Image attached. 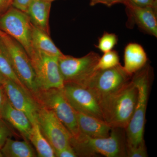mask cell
Returning a JSON list of instances; mask_svg holds the SVG:
<instances>
[{
  "instance_id": "6da1fadb",
  "label": "cell",
  "mask_w": 157,
  "mask_h": 157,
  "mask_svg": "<svg viewBox=\"0 0 157 157\" xmlns=\"http://www.w3.org/2000/svg\"><path fill=\"white\" fill-rule=\"evenodd\" d=\"M137 90L131 79L100 105L104 121L111 128L126 129L137 103Z\"/></svg>"
},
{
  "instance_id": "7a4b0ae2",
  "label": "cell",
  "mask_w": 157,
  "mask_h": 157,
  "mask_svg": "<svg viewBox=\"0 0 157 157\" xmlns=\"http://www.w3.org/2000/svg\"><path fill=\"white\" fill-rule=\"evenodd\" d=\"M132 76L137 87V98L135 110L126 128V147H134L144 143V132L149 86L150 69L145 65Z\"/></svg>"
},
{
  "instance_id": "3957f363",
  "label": "cell",
  "mask_w": 157,
  "mask_h": 157,
  "mask_svg": "<svg viewBox=\"0 0 157 157\" xmlns=\"http://www.w3.org/2000/svg\"><path fill=\"white\" fill-rule=\"evenodd\" d=\"M119 128H112L107 137L94 138L82 134L77 139L71 138L70 145L76 156L92 157L101 154L107 157L126 155L124 139Z\"/></svg>"
},
{
  "instance_id": "277c9868",
  "label": "cell",
  "mask_w": 157,
  "mask_h": 157,
  "mask_svg": "<svg viewBox=\"0 0 157 157\" xmlns=\"http://www.w3.org/2000/svg\"><path fill=\"white\" fill-rule=\"evenodd\" d=\"M40 106L50 109L63 124L72 138L77 139L81 135L77 124L76 112L65 96L63 89L40 90L32 94Z\"/></svg>"
},
{
  "instance_id": "5b68a950",
  "label": "cell",
  "mask_w": 157,
  "mask_h": 157,
  "mask_svg": "<svg viewBox=\"0 0 157 157\" xmlns=\"http://www.w3.org/2000/svg\"><path fill=\"white\" fill-rule=\"evenodd\" d=\"M100 58V55L94 52H90L80 58L64 54L59 57V68L64 84H75L86 87L95 73Z\"/></svg>"
},
{
  "instance_id": "8992f818",
  "label": "cell",
  "mask_w": 157,
  "mask_h": 157,
  "mask_svg": "<svg viewBox=\"0 0 157 157\" xmlns=\"http://www.w3.org/2000/svg\"><path fill=\"white\" fill-rule=\"evenodd\" d=\"M132 76L120 63L110 69L96 70L86 87L94 94L101 105L127 84Z\"/></svg>"
},
{
  "instance_id": "52a82bcc",
  "label": "cell",
  "mask_w": 157,
  "mask_h": 157,
  "mask_svg": "<svg viewBox=\"0 0 157 157\" xmlns=\"http://www.w3.org/2000/svg\"><path fill=\"white\" fill-rule=\"evenodd\" d=\"M39 90L63 89V79L59 65V57L33 48L29 55Z\"/></svg>"
},
{
  "instance_id": "ba28073f",
  "label": "cell",
  "mask_w": 157,
  "mask_h": 157,
  "mask_svg": "<svg viewBox=\"0 0 157 157\" xmlns=\"http://www.w3.org/2000/svg\"><path fill=\"white\" fill-rule=\"evenodd\" d=\"M1 38L17 78L32 94H36L39 88L28 54L22 46L10 36L6 34Z\"/></svg>"
},
{
  "instance_id": "9c48e42d",
  "label": "cell",
  "mask_w": 157,
  "mask_h": 157,
  "mask_svg": "<svg viewBox=\"0 0 157 157\" xmlns=\"http://www.w3.org/2000/svg\"><path fill=\"white\" fill-rule=\"evenodd\" d=\"M33 25L25 12L11 6L0 16V30L15 39L28 55L33 49Z\"/></svg>"
},
{
  "instance_id": "30bf717a",
  "label": "cell",
  "mask_w": 157,
  "mask_h": 157,
  "mask_svg": "<svg viewBox=\"0 0 157 157\" xmlns=\"http://www.w3.org/2000/svg\"><path fill=\"white\" fill-rule=\"evenodd\" d=\"M37 121L55 152L70 145L71 134L50 109L39 105Z\"/></svg>"
},
{
  "instance_id": "8fae6325",
  "label": "cell",
  "mask_w": 157,
  "mask_h": 157,
  "mask_svg": "<svg viewBox=\"0 0 157 157\" xmlns=\"http://www.w3.org/2000/svg\"><path fill=\"white\" fill-rule=\"evenodd\" d=\"M63 90L75 111L104 121L99 101L89 89L77 85L66 84Z\"/></svg>"
},
{
  "instance_id": "7c38bea8",
  "label": "cell",
  "mask_w": 157,
  "mask_h": 157,
  "mask_svg": "<svg viewBox=\"0 0 157 157\" xmlns=\"http://www.w3.org/2000/svg\"><path fill=\"white\" fill-rule=\"evenodd\" d=\"M2 85L10 104L25 113L32 124L37 122L39 105L28 90L7 78Z\"/></svg>"
},
{
  "instance_id": "4fadbf2b",
  "label": "cell",
  "mask_w": 157,
  "mask_h": 157,
  "mask_svg": "<svg viewBox=\"0 0 157 157\" xmlns=\"http://www.w3.org/2000/svg\"><path fill=\"white\" fill-rule=\"evenodd\" d=\"M124 5L132 22L144 33L157 37V9L137 7L128 3Z\"/></svg>"
},
{
  "instance_id": "5bb4252c",
  "label": "cell",
  "mask_w": 157,
  "mask_h": 157,
  "mask_svg": "<svg viewBox=\"0 0 157 157\" xmlns=\"http://www.w3.org/2000/svg\"><path fill=\"white\" fill-rule=\"evenodd\" d=\"M0 116L19 132L24 140L29 141L33 124L25 113L13 107L8 100L0 112Z\"/></svg>"
},
{
  "instance_id": "9a60e30c",
  "label": "cell",
  "mask_w": 157,
  "mask_h": 157,
  "mask_svg": "<svg viewBox=\"0 0 157 157\" xmlns=\"http://www.w3.org/2000/svg\"><path fill=\"white\" fill-rule=\"evenodd\" d=\"M76 112L78 128L82 134L94 138L107 137L110 135L112 128L104 121Z\"/></svg>"
},
{
  "instance_id": "2e32d148",
  "label": "cell",
  "mask_w": 157,
  "mask_h": 157,
  "mask_svg": "<svg viewBox=\"0 0 157 157\" xmlns=\"http://www.w3.org/2000/svg\"><path fill=\"white\" fill-rule=\"evenodd\" d=\"M51 6L50 2L32 0L25 12L33 25L49 35H50L49 19Z\"/></svg>"
},
{
  "instance_id": "e0dca14e",
  "label": "cell",
  "mask_w": 157,
  "mask_h": 157,
  "mask_svg": "<svg viewBox=\"0 0 157 157\" xmlns=\"http://www.w3.org/2000/svg\"><path fill=\"white\" fill-rule=\"evenodd\" d=\"M146 52L143 47L136 43H130L124 51V68L131 76L142 69L147 63Z\"/></svg>"
},
{
  "instance_id": "ac0fdd59",
  "label": "cell",
  "mask_w": 157,
  "mask_h": 157,
  "mask_svg": "<svg viewBox=\"0 0 157 157\" xmlns=\"http://www.w3.org/2000/svg\"><path fill=\"white\" fill-rule=\"evenodd\" d=\"M32 43L33 48L44 53L59 57L63 54L55 45L50 35L33 25Z\"/></svg>"
},
{
  "instance_id": "d6986e66",
  "label": "cell",
  "mask_w": 157,
  "mask_h": 157,
  "mask_svg": "<svg viewBox=\"0 0 157 157\" xmlns=\"http://www.w3.org/2000/svg\"><path fill=\"white\" fill-rule=\"evenodd\" d=\"M29 141L14 140L9 137L0 151L5 157H37L35 150Z\"/></svg>"
},
{
  "instance_id": "ffe728a7",
  "label": "cell",
  "mask_w": 157,
  "mask_h": 157,
  "mask_svg": "<svg viewBox=\"0 0 157 157\" xmlns=\"http://www.w3.org/2000/svg\"><path fill=\"white\" fill-rule=\"evenodd\" d=\"M29 141L36 148L37 156L56 157L54 150L42 134L37 122L33 124Z\"/></svg>"
},
{
  "instance_id": "44dd1931",
  "label": "cell",
  "mask_w": 157,
  "mask_h": 157,
  "mask_svg": "<svg viewBox=\"0 0 157 157\" xmlns=\"http://www.w3.org/2000/svg\"><path fill=\"white\" fill-rule=\"evenodd\" d=\"M1 37L0 36V72L5 78L12 80L26 88L14 73L10 63L7 49Z\"/></svg>"
},
{
  "instance_id": "7402d4cb",
  "label": "cell",
  "mask_w": 157,
  "mask_h": 157,
  "mask_svg": "<svg viewBox=\"0 0 157 157\" xmlns=\"http://www.w3.org/2000/svg\"><path fill=\"white\" fill-rule=\"evenodd\" d=\"M119 56L117 52L111 50L104 53L103 56L100 57L97 66L96 70H104L116 67L120 63Z\"/></svg>"
},
{
  "instance_id": "603a6c76",
  "label": "cell",
  "mask_w": 157,
  "mask_h": 157,
  "mask_svg": "<svg viewBox=\"0 0 157 157\" xmlns=\"http://www.w3.org/2000/svg\"><path fill=\"white\" fill-rule=\"evenodd\" d=\"M117 36L115 34L104 32L98 40L96 47L104 53L112 50L117 44Z\"/></svg>"
},
{
  "instance_id": "cb8c5ba5",
  "label": "cell",
  "mask_w": 157,
  "mask_h": 157,
  "mask_svg": "<svg viewBox=\"0 0 157 157\" xmlns=\"http://www.w3.org/2000/svg\"><path fill=\"white\" fill-rule=\"evenodd\" d=\"M13 135L11 127L0 116V150L7 139Z\"/></svg>"
},
{
  "instance_id": "d4e9b609",
  "label": "cell",
  "mask_w": 157,
  "mask_h": 157,
  "mask_svg": "<svg viewBox=\"0 0 157 157\" xmlns=\"http://www.w3.org/2000/svg\"><path fill=\"white\" fill-rule=\"evenodd\" d=\"M126 155L129 157H147L145 143L134 147H126Z\"/></svg>"
},
{
  "instance_id": "484cf974",
  "label": "cell",
  "mask_w": 157,
  "mask_h": 157,
  "mask_svg": "<svg viewBox=\"0 0 157 157\" xmlns=\"http://www.w3.org/2000/svg\"><path fill=\"white\" fill-rule=\"evenodd\" d=\"M127 3L140 7L157 9V0H126Z\"/></svg>"
},
{
  "instance_id": "4316f807",
  "label": "cell",
  "mask_w": 157,
  "mask_h": 157,
  "mask_svg": "<svg viewBox=\"0 0 157 157\" xmlns=\"http://www.w3.org/2000/svg\"><path fill=\"white\" fill-rule=\"evenodd\" d=\"M56 157H76V153L71 145L67 147L64 148L56 152Z\"/></svg>"
},
{
  "instance_id": "83f0119b",
  "label": "cell",
  "mask_w": 157,
  "mask_h": 157,
  "mask_svg": "<svg viewBox=\"0 0 157 157\" xmlns=\"http://www.w3.org/2000/svg\"><path fill=\"white\" fill-rule=\"evenodd\" d=\"M32 0H12V6L20 11L25 12Z\"/></svg>"
},
{
  "instance_id": "f1b7e54d",
  "label": "cell",
  "mask_w": 157,
  "mask_h": 157,
  "mask_svg": "<svg viewBox=\"0 0 157 157\" xmlns=\"http://www.w3.org/2000/svg\"><path fill=\"white\" fill-rule=\"evenodd\" d=\"M12 0H0V16L12 6Z\"/></svg>"
},
{
  "instance_id": "f546056e",
  "label": "cell",
  "mask_w": 157,
  "mask_h": 157,
  "mask_svg": "<svg viewBox=\"0 0 157 157\" xmlns=\"http://www.w3.org/2000/svg\"><path fill=\"white\" fill-rule=\"evenodd\" d=\"M7 100L8 98L6 96V91L3 87L2 83L0 84V112Z\"/></svg>"
},
{
  "instance_id": "4dcf8cb0",
  "label": "cell",
  "mask_w": 157,
  "mask_h": 157,
  "mask_svg": "<svg viewBox=\"0 0 157 157\" xmlns=\"http://www.w3.org/2000/svg\"><path fill=\"white\" fill-rule=\"evenodd\" d=\"M126 2V0H107V7H111L117 4H123L124 5Z\"/></svg>"
},
{
  "instance_id": "1f68e13d",
  "label": "cell",
  "mask_w": 157,
  "mask_h": 157,
  "mask_svg": "<svg viewBox=\"0 0 157 157\" xmlns=\"http://www.w3.org/2000/svg\"><path fill=\"white\" fill-rule=\"evenodd\" d=\"M101 4L106 6L107 5V0H90V5L91 6H94Z\"/></svg>"
},
{
  "instance_id": "d6a6232c",
  "label": "cell",
  "mask_w": 157,
  "mask_h": 157,
  "mask_svg": "<svg viewBox=\"0 0 157 157\" xmlns=\"http://www.w3.org/2000/svg\"><path fill=\"white\" fill-rule=\"evenodd\" d=\"M6 78L0 72V84H2L3 83V82H4V80H5Z\"/></svg>"
},
{
  "instance_id": "836d02e7",
  "label": "cell",
  "mask_w": 157,
  "mask_h": 157,
  "mask_svg": "<svg viewBox=\"0 0 157 157\" xmlns=\"http://www.w3.org/2000/svg\"><path fill=\"white\" fill-rule=\"evenodd\" d=\"M6 34L5 33H4V32H3L2 31L0 30V36H4Z\"/></svg>"
},
{
  "instance_id": "e575fe53",
  "label": "cell",
  "mask_w": 157,
  "mask_h": 157,
  "mask_svg": "<svg viewBox=\"0 0 157 157\" xmlns=\"http://www.w3.org/2000/svg\"><path fill=\"white\" fill-rule=\"evenodd\" d=\"M43 1H46V2H50L52 3V2L54 1H57V0H43Z\"/></svg>"
}]
</instances>
